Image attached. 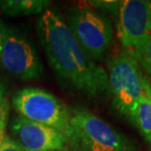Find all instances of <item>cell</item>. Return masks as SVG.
Returning <instances> with one entry per match:
<instances>
[{
    "instance_id": "cell-1",
    "label": "cell",
    "mask_w": 151,
    "mask_h": 151,
    "mask_svg": "<svg viewBox=\"0 0 151 151\" xmlns=\"http://www.w3.org/2000/svg\"><path fill=\"white\" fill-rule=\"evenodd\" d=\"M41 45L60 80L89 97L109 95L107 72L84 52L57 10L46 9L37 21Z\"/></svg>"
},
{
    "instance_id": "cell-2",
    "label": "cell",
    "mask_w": 151,
    "mask_h": 151,
    "mask_svg": "<svg viewBox=\"0 0 151 151\" xmlns=\"http://www.w3.org/2000/svg\"><path fill=\"white\" fill-rule=\"evenodd\" d=\"M69 143L75 151H137L122 132L83 107L70 110Z\"/></svg>"
},
{
    "instance_id": "cell-3",
    "label": "cell",
    "mask_w": 151,
    "mask_h": 151,
    "mask_svg": "<svg viewBox=\"0 0 151 151\" xmlns=\"http://www.w3.org/2000/svg\"><path fill=\"white\" fill-rule=\"evenodd\" d=\"M107 66L113 106L129 119L134 105L145 93L151 81L143 74L137 60L124 49L108 60Z\"/></svg>"
},
{
    "instance_id": "cell-4",
    "label": "cell",
    "mask_w": 151,
    "mask_h": 151,
    "mask_svg": "<svg viewBox=\"0 0 151 151\" xmlns=\"http://www.w3.org/2000/svg\"><path fill=\"white\" fill-rule=\"evenodd\" d=\"M12 103L21 117L56 129L69 139L70 110L52 93L37 87H25L15 93Z\"/></svg>"
},
{
    "instance_id": "cell-5",
    "label": "cell",
    "mask_w": 151,
    "mask_h": 151,
    "mask_svg": "<svg viewBox=\"0 0 151 151\" xmlns=\"http://www.w3.org/2000/svg\"><path fill=\"white\" fill-rule=\"evenodd\" d=\"M66 24L93 61L103 58L113 40V28L106 17L91 8L81 7L68 14Z\"/></svg>"
},
{
    "instance_id": "cell-6",
    "label": "cell",
    "mask_w": 151,
    "mask_h": 151,
    "mask_svg": "<svg viewBox=\"0 0 151 151\" xmlns=\"http://www.w3.org/2000/svg\"><path fill=\"white\" fill-rule=\"evenodd\" d=\"M118 37L138 63L151 35V0L119 1Z\"/></svg>"
},
{
    "instance_id": "cell-7",
    "label": "cell",
    "mask_w": 151,
    "mask_h": 151,
    "mask_svg": "<svg viewBox=\"0 0 151 151\" xmlns=\"http://www.w3.org/2000/svg\"><path fill=\"white\" fill-rule=\"evenodd\" d=\"M2 47L0 65L9 74L23 81L37 80L42 74V64L35 48L16 29L0 27Z\"/></svg>"
},
{
    "instance_id": "cell-8",
    "label": "cell",
    "mask_w": 151,
    "mask_h": 151,
    "mask_svg": "<svg viewBox=\"0 0 151 151\" xmlns=\"http://www.w3.org/2000/svg\"><path fill=\"white\" fill-rule=\"evenodd\" d=\"M10 131L12 139L25 151L64 150L69 142L62 132L21 116L12 121Z\"/></svg>"
},
{
    "instance_id": "cell-9",
    "label": "cell",
    "mask_w": 151,
    "mask_h": 151,
    "mask_svg": "<svg viewBox=\"0 0 151 151\" xmlns=\"http://www.w3.org/2000/svg\"><path fill=\"white\" fill-rule=\"evenodd\" d=\"M129 121L139 129L145 139L151 140V84L137 101L132 110Z\"/></svg>"
},
{
    "instance_id": "cell-10",
    "label": "cell",
    "mask_w": 151,
    "mask_h": 151,
    "mask_svg": "<svg viewBox=\"0 0 151 151\" xmlns=\"http://www.w3.org/2000/svg\"><path fill=\"white\" fill-rule=\"evenodd\" d=\"M47 0H0V10L9 16H29L40 14L48 9Z\"/></svg>"
},
{
    "instance_id": "cell-11",
    "label": "cell",
    "mask_w": 151,
    "mask_h": 151,
    "mask_svg": "<svg viewBox=\"0 0 151 151\" xmlns=\"http://www.w3.org/2000/svg\"><path fill=\"white\" fill-rule=\"evenodd\" d=\"M9 118V102L6 100L4 104L0 107V148L7 138L6 135V127H7Z\"/></svg>"
},
{
    "instance_id": "cell-12",
    "label": "cell",
    "mask_w": 151,
    "mask_h": 151,
    "mask_svg": "<svg viewBox=\"0 0 151 151\" xmlns=\"http://www.w3.org/2000/svg\"><path fill=\"white\" fill-rule=\"evenodd\" d=\"M139 65L151 78V35L143 50L142 56H141L139 61Z\"/></svg>"
},
{
    "instance_id": "cell-13",
    "label": "cell",
    "mask_w": 151,
    "mask_h": 151,
    "mask_svg": "<svg viewBox=\"0 0 151 151\" xmlns=\"http://www.w3.org/2000/svg\"><path fill=\"white\" fill-rule=\"evenodd\" d=\"M0 151H25L16 141H14L12 138L8 137L6 138L3 145L0 148Z\"/></svg>"
},
{
    "instance_id": "cell-14",
    "label": "cell",
    "mask_w": 151,
    "mask_h": 151,
    "mask_svg": "<svg viewBox=\"0 0 151 151\" xmlns=\"http://www.w3.org/2000/svg\"><path fill=\"white\" fill-rule=\"evenodd\" d=\"M6 100H7V97H6V86L3 83V81H0V107L4 104Z\"/></svg>"
},
{
    "instance_id": "cell-15",
    "label": "cell",
    "mask_w": 151,
    "mask_h": 151,
    "mask_svg": "<svg viewBox=\"0 0 151 151\" xmlns=\"http://www.w3.org/2000/svg\"><path fill=\"white\" fill-rule=\"evenodd\" d=\"M1 47H2V35H1V32H0V51H1Z\"/></svg>"
},
{
    "instance_id": "cell-16",
    "label": "cell",
    "mask_w": 151,
    "mask_h": 151,
    "mask_svg": "<svg viewBox=\"0 0 151 151\" xmlns=\"http://www.w3.org/2000/svg\"><path fill=\"white\" fill-rule=\"evenodd\" d=\"M57 151H68V150H66V149H64V150H57Z\"/></svg>"
},
{
    "instance_id": "cell-17",
    "label": "cell",
    "mask_w": 151,
    "mask_h": 151,
    "mask_svg": "<svg viewBox=\"0 0 151 151\" xmlns=\"http://www.w3.org/2000/svg\"><path fill=\"white\" fill-rule=\"evenodd\" d=\"M150 142H151V140H150Z\"/></svg>"
}]
</instances>
